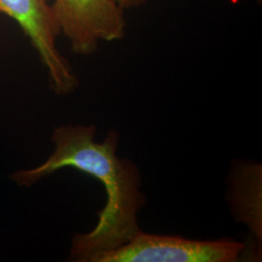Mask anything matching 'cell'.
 <instances>
[{"label": "cell", "mask_w": 262, "mask_h": 262, "mask_svg": "<svg viewBox=\"0 0 262 262\" xmlns=\"http://www.w3.org/2000/svg\"><path fill=\"white\" fill-rule=\"evenodd\" d=\"M94 125H63L54 129L55 150L42 164L19 170L10 178L19 187H29L60 169L75 168L97 179L106 190L107 202L98 214L94 229L72 238L70 258L94 262L100 254L128 243L140 232L137 215L145 204L137 167L117 156L119 134L108 133L103 142L95 140Z\"/></svg>", "instance_id": "obj_1"}, {"label": "cell", "mask_w": 262, "mask_h": 262, "mask_svg": "<svg viewBox=\"0 0 262 262\" xmlns=\"http://www.w3.org/2000/svg\"><path fill=\"white\" fill-rule=\"evenodd\" d=\"M52 6L60 34L77 55L90 56L100 42L125 36L124 10L113 0H54Z\"/></svg>", "instance_id": "obj_4"}, {"label": "cell", "mask_w": 262, "mask_h": 262, "mask_svg": "<svg viewBox=\"0 0 262 262\" xmlns=\"http://www.w3.org/2000/svg\"><path fill=\"white\" fill-rule=\"evenodd\" d=\"M122 10L133 9L143 5L146 0H113Z\"/></svg>", "instance_id": "obj_5"}, {"label": "cell", "mask_w": 262, "mask_h": 262, "mask_svg": "<svg viewBox=\"0 0 262 262\" xmlns=\"http://www.w3.org/2000/svg\"><path fill=\"white\" fill-rule=\"evenodd\" d=\"M0 13L19 25L35 49L47 70L53 92L59 96L72 94L79 80L56 45L60 32L50 0H0Z\"/></svg>", "instance_id": "obj_2"}, {"label": "cell", "mask_w": 262, "mask_h": 262, "mask_svg": "<svg viewBox=\"0 0 262 262\" xmlns=\"http://www.w3.org/2000/svg\"><path fill=\"white\" fill-rule=\"evenodd\" d=\"M245 245L231 239L191 240L140 231L128 243L102 253L94 262H234Z\"/></svg>", "instance_id": "obj_3"}]
</instances>
